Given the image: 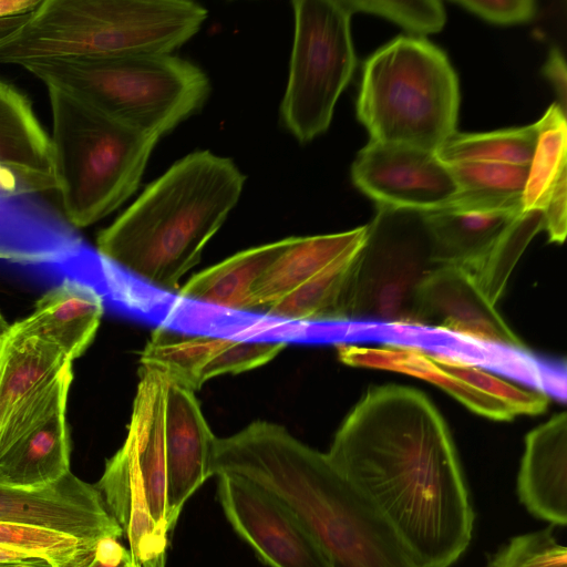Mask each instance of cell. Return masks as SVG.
<instances>
[{
    "mask_svg": "<svg viewBox=\"0 0 567 567\" xmlns=\"http://www.w3.org/2000/svg\"><path fill=\"white\" fill-rule=\"evenodd\" d=\"M0 155L53 173L50 136L37 118L29 99L0 80Z\"/></svg>",
    "mask_w": 567,
    "mask_h": 567,
    "instance_id": "cell-26",
    "label": "cell"
},
{
    "mask_svg": "<svg viewBox=\"0 0 567 567\" xmlns=\"http://www.w3.org/2000/svg\"><path fill=\"white\" fill-rule=\"evenodd\" d=\"M544 227V212H523L503 233L489 252L467 271L492 303L502 297L508 278L533 237Z\"/></svg>",
    "mask_w": 567,
    "mask_h": 567,
    "instance_id": "cell-29",
    "label": "cell"
},
{
    "mask_svg": "<svg viewBox=\"0 0 567 567\" xmlns=\"http://www.w3.org/2000/svg\"><path fill=\"white\" fill-rule=\"evenodd\" d=\"M489 567H567V549L548 527L512 538L493 556Z\"/></svg>",
    "mask_w": 567,
    "mask_h": 567,
    "instance_id": "cell-34",
    "label": "cell"
},
{
    "mask_svg": "<svg viewBox=\"0 0 567 567\" xmlns=\"http://www.w3.org/2000/svg\"><path fill=\"white\" fill-rule=\"evenodd\" d=\"M166 526L171 533L186 501L210 476L216 442L195 392L168 375Z\"/></svg>",
    "mask_w": 567,
    "mask_h": 567,
    "instance_id": "cell-16",
    "label": "cell"
},
{
    "mask_svg": "<svg viewBox=\"0 0 567 567\" xmlns=\"http://www.w3.org/2000/svg\"><path fill=\"white\" fill-rule=\"evenodd\" d=\"M351 179L377 206L433 212L445 206L457 185L435 152L370 141L355 156Z\"/></svg>",
    "mask_w": 567,
    "mask_h": 567,
    "instance_id": "cell-12",
    "label": "cell"
},
{
    "mask_svg": "<svg viewBox=\"0 0 567 567\" xmlns=\"http://www.w3.org/2000/svg\"><path fill=\"white\" fill-rule=\"evenodd\" d=\"M47 89L60 206L74 228L87 227L136 192L159 137L111 117L60 87Z\"/></svg>",
    "mask_w": 567,
    "mask_h": 567,
    "instance_id": "cell-5",
    "label": "cell"
},
{
    "mask_svg": "<svg viewBox=\"0 0 567 567\" xmlns=\"http://www.w3.org/2000/svg\"><path fill=\"white\" fill-rule=\"evenodd\" d=\"M287 346L280 340L189 333L158 326L141 351L140 363L195 392L216 377L265 365Z\"/></svg>",
    "mask_w": 567,
    "mask_h": 567,
    "instance_id": "cell-13",
    "label": "cell"
},
{
    "mask_svg": "<svg viewBox=\"0 0 567 567\" xmlns=\"http://www.w3.org/2000/svg\"><path fill=\"white\" fill-rule=\"evenodd\" d=\"M433 357L447 372L495 399L514 416L536 415L543 413L548 405V395L542 390L515 385L465 359L446 354H433Z\"/></svg>",
    "mask_w": 567,
    "mask_h": 567,
    "instance_id": "cell-31",
    "label": "cell"
},
{
    "mask_svg": "<svg viewBox=\"0 0 567 567\" xmlns=\"http://www.w3.org/2000/svg\"><path fill=\"white\" fill-rule=\"evenodd\" d=\"M367 233L368 225H364L337 234L291 237L255 288L254 316H260L274 302L327 269L354 260Z\"/></svg>",
    "mask_w": 567,
    "mask_h": 567,
    "instance_id": "cell-20",
    "label": "cell"
},
{
    "mask_svg": "<svg viewBox=\"0 0 567 567\" xmlns=\"http://www.w3.org/2000/svg\"><path fill=\"white\" fill-rule=\"evenodd\" d=\"M535 150L523 194V210L544 209L561 176L567 172L566 114L551 104L539 121Z\"/></svg>",
    "mask_w": 567,
    "mask_h": 567,
    "instance_id": "cell-28",
    "label": "cell"
},
{
    "mask_svg": "<svg viewBox=\"0 0 567 567\" xmlns=\"http://www.w3.org/2000/svg\"><path fill=\"white\" fill-rule=\"evenodd\" d=\"M447 165L457 192L440 209L524 212L523 194L528 166L488 162H457Z\"/></svg>",
    "mask_w": 567,
    "mask_h": 567,
    "instance_id": "cell-25",
    "label": "cell"
},
{
    "mask_svg": "<svg viewBox=\"0 0 567 567\" xmlns=\"http://www.w3.org/2000/svg\"><path fill=\"white\" fill-rule=\"evenodd\" d=\"M85 248L62 213L54 174L0 162V260L62 268Z\"/></svg>",
    "mask_w": 567,
    "mask_h": 567,
    "instance_id": "cell-10",
    "label": "cell"
},
{
    "mask_svg": "<svg viewBox=\"0 0 567 567\" xmlns=\"http://www.w3.org/2000/svg\"><path fill=\"white\" fill-rule=\"evenodd\" d=\"M537 135V123L485 133L454 132L435 154L446 164L488 162L529 166Z\"/></svg>",
    "mask_w": 567,
    "mask_h": 567,
    "instance_id": "cell-27",
    "label": "cell"
},
{
    "mask_svg": "<svg viewBox=\"0 0 567 567\" xmlns=\"http://www.w3.org/2000/svg\"><path fill=\"white\" fill-rule=\"evenodd\" d=\"M47 86H56L130 126L158 137L197 113L210 82L193 62L173 54L68 58L22 65Z\"/></svg>",
    "mask_w": 567,
    "mask_h": 567,
    "instance_id": "cell-6",
    "label": "cell"
},
{
    "mask_svg": "<svg viewBox=\"0 0 567 567\" xmlns=\"http://www.w3.org/2000/svg\"><path fill=\"white\" fill-rule=\"evenodd\" d=\"M517 493L534 516L567 523V415H554L525 437Z\"/></svg>",
    "mask_w": 567,
    "mask_h": 567,
    "instance_id": "cell-18",
    "label": "cell"
},
{
    "mask_svg": "<svg viewBox=\"0 0 567 567\" xmlns=\"http://www.w3.org/2000/svg\"><path fill=\"white\" fill-rule=\"evenodd\" d=\"M40 0H0V19L25 13L34 9Z\"/></svg>",
    "mask_w": 567,
    "mask_h": 567,
    "instance_id": "cell-39",
    "label": "cell"
},
{
    "mask_svg": "<svg viewBox=\"0 0 567 567\" xmlns=\"http://www.w3.org/2000/svg\"><path fill=\"white\" fill-rule=\"evenodd\" d=\"M132 567H141L137 563H135Z\"/></svg>",
    "mask_w": 567,
    "mask_h": 567,
    "instance_id": "cell-42",
    "label": "cell"
},
{
    "mask_svg": "<svg viewBox=\"0 0 567 567\" xmlns=\"http://www.w3.org/2000/svg\"><path fill=\"white\" fill-rule=\"evenodd\" d=\"M240 476L278 498L332 567H425L377 508L331 464L286 427L255 421L217 437L212 476Z\"/></svg>",
    "mask_w": 567,
    "mask_h": 567,
    "instance_id": "cell-3",
    "label": "cell"
},
{
    "mask_svg": "<svg viewBox=\"0 0 567 567\" xmlns=\"http://www.w3.org/2000/svg\"><path fill=\"white\" fill-rule=\"evenodd\" d=\"M42 559L34 558L32 556L14 551L4 547H0V564H13V563H37ZM45 561V560H44Z\"/></svg>",
    "mask_w": 567,
    "mask_h": 567,
    "instance_id": "cell-40",
    "label": "cell"
},
{
    "mask_svg": "<svg viewBox=\"0 0 567 567\" xmlns=\"http://www.w3.org/2000/svg\"><path fill=\"white\" fill-rule=\"evenodd\" d=\"M458 106L454 69L423 38H395L364 63L357 116L370 141L435 152L456 132Z\"/></svg>",
    "mask_w": 567,
    "mask_h": 567,
    "instance_id": "cell-7",
    "label": "cell"
},
{
    "mask_svg": "<svg viewBox=\"0 0 567 567\" xmlns=\"http://www.w3.org/2000/svg\"><path fill=\"white\" fill-rule=\"evenodd\" d=\"M543 74L551 83L558 103L557 105L566 114L567 102V68L564 55L558 48H553L543 66Z\"/></svg>",
    "mask_w": 567,
    "mask_h": 567,
    "instance_id": "cell-38",
    "label": "cell"
},
{
    "mask_svg": "<svg viewBox=\"0 0 567 567\" xmlns=\"http://www.w3.org/2000/svg\"><path fill=\"white\" fill-rule=\"evenodd\" d=\"M543 212V228L547 231L549 241L561 244L567 233V172L557 181Z\"/></svg>",
    "mask_w": 567,
    "mask_h": 567,
    "instance_id": "cell-36",
    "label": "cell"
},
{
    "mask_svg": "<svg viewBox=\"0 0 567 567\" xmlns=\"http://www.w3.org/2000/svg\"><path fill=\"white\" fill-rule=\"evenodd\" d=\"M340 360L351 367L403 373L437 385L471 411L495 421L514 415L498 401L455 378L432 353L419 347L389 343L383 347L338 346Z\"/></svg>",
    "mask_w": 567,
    "mask_h": 567,
    "instance_id": "cell-21",
    "label": "cell"
},
{
    "mask_svg": "<svg viewBox=\"0 0 567 567\" xmlns=\"http://www.w3.org/2000/svg\"><path fill=\"white\" fill-rule=\"evenodd\" d=\"M291 237L251 247L192 276L174 295L179 301L230 315L254 316L255 288Z\"/></svg>",
    "mask_w": 567,
    "mask_h": 567,
    "instance_id": "cell-19",
    "label": "cell"
},
{
    "mask_svg": "<svg viewBox=\"0 0 567 567\" xmlns=\"http://www.w3.org/2000/svg\"><path fill=\"white\" fill-rule=\"evenodd\" d=\"M216 476L225 516L264 563L270 567H332L300 520L272 494L234 474Z\"/></svg>",
    "mask_w": 567,
    "mask_h": 567,
    "instance_id": "cell-11",
    "label": "cell"
},
{
    "mask_svg": "<svg viewBox=\"0 0 567 567\" xmlns=\"http://www.w3.org/2000/svg\"><path fill=\"white\" fill-rule=\"evenodd\" d=\"M440 266L424 212L377 206L350 272L343 322L417 327L421 285Z\"/></svg>",
    "mask_w": 567,
    "mask_h": 567,
    "instance_id": "cell-8",
    "label": "cell"
},
{
    "mask_svg": "<svg viewBox=\"0 0 567 567\" xmlns=\"http://www.w3.org/2000/svg\"><path fill=\"white\" fill-rule=\"evenodd\" d=\"M206 18L188 0H40L0 19V63L172 54Z\"/></svg>",
    "mask_w": 567,
    "mask_h": 567,
    "instance_id": "cell-4",
    "label": "cell"
},
{
    "mask_svg": "<svg viewBox=\"0 0 567 567\" xmlns=\"http://www.w3.org/2000/svg\"><path fill=\"white\" fill-rule=\"evenodd\" d=\"M246 177L228 157L196 151L175 162L96 238L94 287L104 296H174L237 205Z\"/></svg>",
    "mask_w": 567,
    "mask_h": 567,
    "instance_id": "cell-2",
    "label": "cell"
},
{
    "mask_svg": "<svg viewBox=\"0 0 567 567\" xmlns=\"http://www.w3.org/2000/svg\"><path fill=\"white\" fill-rule=\"evenodd\" d=\"M70 471L65 409L34 426L0 457V484L13 487H43Z\"/></svg>",
    "mask_w": 567,
    "mask_h": 567,
    "instance_id": "cell-23",
    "label": "cell"
},
{
    "mask_svg": "<svg viewBox=\"0 0 567 567\" xmlns=\"http://www.w3.org/2000/svg\"><path fill=\"white\" fill-rule=\"evenodd\" d=\"M425 567H450L472 539L474 512L456 450L421 391L370 388L326 453Z\"/></svg>",
    "mask_w": 567,
    "mask_h": 567,
    "instance_id": "cell-1",
    "label": "cell"
},
{
    "mask_svg": "<svg viewBox=\"0 0 567 567\" xmlns=\"http://www.w3.org/2000/svg\"><path fill=\"white\" fill-rule=\"evenodd\" d=\"M417 327L457 333L468 339L525 352L524 342L461 267L442 265L422 282Z\"/></svg>",
    "mask_w": 567,
    "mask_h": 567,
    "instance_id": "cell-15",
    "label": "cell"
},
{
    "mask_svg": "<svg viewBox=\"0 0 567 567\" xmlns=\"http://www.w3.org/2000/svg\"><path fill=\"white\" fill-rule=\"evenodd\" d=\"M522 213L451 209L426 212L436 261L472 270Z\"/></svg>",
    "mask_w": 567,
    "mask_h": 567,
    "instance_id": "cell-22",
    "label": "cell"
},
{
    "mask_svg": "<svg viewBox=\"0 0 567 567\" xmlns=\"http://www.w3.org/2000/svg\"><path fill=\"white\" fill-rule=\"evenodd\" d=\"M55 344L9 327L0 336V431L12 410L70 363Z\"/></svg>",
    "mask_w": 567,
    "mask_h": 567,
    "instance_id": "cell-24",
    "label": "cell"
},
{
    "mask_svg": "<svg viewBox=\"0 0 567 567\" xmlns=\"http://www.w3.org/2000/svg\"><path fill=\"white\" fill-rule=\"evenodd\" d=\"M0 567H51V565L42 560L37 563L0 564Z\"/></svg>",
    "mask_w": 567,
    "mask_h": 567,
    "instance_id": "cell-41",
    "label": "cell"
},
{
    "mask_svg": "<svg viewBox=\"0 0 567 567\" xmlns=\"http://www.w3.org/2000/svg\"><path fill=\"white\" fill-rule=\"evenodd\" d=\"M104 300L91 284L66 276L37 301L29 317L11 328L55 344L73 361L93 341L104 313Z\"/></svg>",
    "mask_w": 567,
    "mask_h": 567,
    "instance_id": "cell-17",
    "label": "cell"
},
{
    "mask_svg": "<svg viewBox=\"0 0 567 567\" xmlns=\"http://www.w3.org/2000/svg\"><path fill=\"white\" fill-rule=\"evenodd\" d=\"M351 13L365 12L385 18L411 33L425 35L441 31L446 21L439 0H343Z\"/></svg>",
    "mask_w": 567,
    "mask_h": 567,
    "instance_id": "cell-33",
    "label": "cell"
},
{
    "mask_svg": "<svg viewBox=\"0 0 567 567\" xmlns=\"http://www.w3.org/2000/svg\"><path fill=\"white\" fill-rule=\"evenodd\" d=\"M97 543L48 528L0 522V547L45 560L51 567H85Z\"/></svg>",
    "mask_w": 567,
    "mask_h": 567,
    "instance_id": "cell-30",
    "label": "cell"
},
{
    "mask_svg": "<svg viewBox=\"0 0 567 567\" xmlns=\"http://www.w3.org/2000/svg\"><path fill=\"white\" fill-rule=\"evenodd\" d=\"M73 379L72 362L53 379L24 398L0 431V457L24 434L59 410L65 409Z\"/></svg>",
    "mask_w": 567,
    "mask_h": 567,
    "instance_id": "cell-32",
    "label": "cell"
},
{
    "mask_svg": "<svg viewBox=\"0 0 567 567\" xmlns=\"http://www.w3.org/2000/svg\"><path fill=\"white\" fill-rule=\"evenodd\" d=\"M117 539L114 537L100 539L93 557L85 567H132L137 563L130 549H126Z\"/></svg>",
    "mask_w": 567,
    "mask_h": 567,
    "instance_id": "cell-37",
    "label": "cell"
},
{
    "mask_svg": "<svg viewBox=\"0 0 567 567\" xmlns=\"http://www.w3.org/2000/svg\"><path fill=\"white\" fill-rule=\"evenodd\" d=\"M0 522L48 528L95 542L123 535L96 486L71 471L39 488L0 484Z\"/></svg>",
    "mask_w": 567,
    "mask_h": 567,
    "instance_id": "cell-14",
    "label": "cell"
},
{
    "mask_svg": "<svg viewBox=\"0 0 567 567\" xmlns=\"http://www.w3.org/2000/svg\"><path fill=\"white\" fill-rule=\"evenodd\" d=\"M454 4L496 24H517L530 21L537 11L533 0H453Z\"/></svg>",
    "mask_w": 567,
    "mask_h": 567,
    "instance_id": "cell-35",
    "label": "cell"
},
{
    "mask_svg": "<svg viewBox=\"0 0 567 567\" xmlns=\"http://www.w3.org/2000/svg\"><path fill=\"white\" fill-rule=\"evenodd\" d=\"M291 6L295 33L280 116L300 143H308L330 126L355 69L352 13L343 0H295Z\"/></svg>",
    "mask_w": 567,
    "mask_h": 567,
    "instance_id": "cell-9",
    "label": "cell"
}]
</instances>
